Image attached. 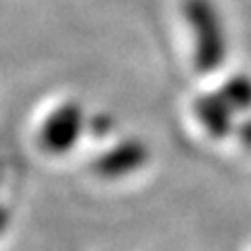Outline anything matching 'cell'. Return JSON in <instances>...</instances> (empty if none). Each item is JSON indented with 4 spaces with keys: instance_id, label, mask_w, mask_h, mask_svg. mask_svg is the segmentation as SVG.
I'll list each match as a JSON object with an SVG mask.
<instances>
[{
    "instance_id": "cell-1",
    "label": "cell",
    "mask_w": 251,
    "mask_h": 251,
    "mask_svg": "<svg viewBox=\"0 0 251 251\" xmlns=\"http://www.w3.org/2000/svg\"><path fill=\"white\" fill-rule=\"evenodd\" d=\"M186 25L193 40V63L199 74H214L228 57V31L214 0H184Z\"/></svg>"
},
{
    "instance_id": "cell-2",
    "label": "cell",
    "mask_w": 251,
    "mask_h": 251,
    "mask_svg": "<svg viewBox=\"0 0 251 251\" xmlns=\"http://www.w3.org/2000/svg\"><path fill=\"white\" fill-rule=\"evenodd\" d=\"M88 128V117L77 100H63L44 117L38 132V143L50 155H67L80 143L84 130Z\"/></svg>"
},
{
    "instance_id": "cell-3",
    "label": "cell",
    "mask_w": 251,
    "mask_h": 251,
    "mask_svg": "<svg viewBox=\"0 0 251 251\" xmlns=\"http://www.w3.org/2000/svg\"><path fill=\"white\" fill-rule=\"evenodd\" d=\"M149 159L151 151L140 138H124L117 140L113 147H109L105 153L92 159V172L103 180H120L136 174L143 170Z\"/></svg>"
},
{
    "instance_id": "cell-4",
    "label": "cell",
    "mask_w": 251,
    "mask_h": 251,
    "mask_svg": "<svg viewBox=\"0 0 251 251\" xmlns=\"http://www.w3.org/2000/svg\"><path fill=\"white\" fill-rule=\"evenodd\" d=\"M193 115L197 120V124L205 130V134L216 140L228 138L234 132V126H237L234 124L237 113L220 97L218 90L199 94L193 103Z\"/></svg>"
},
{
    "instance_id": "cell-5",
    "label": "cell",
    "mask_w": 251,
    "mask_h": 251,
    "mask_svg": "<svg viewBox=\"0 0 251 251\" xmlns=\"http://www.w3.org/2000/svg\"><path fill=\"white\" fill-rule=\"evenodd\" d=\"M218 94L237 115L251 113V75L232 74L220 84Z\"/></svg>"
},
{
    "instance_id": "cell-6",
    "label": "cell",
    "mask_w": 251,
    "mask_h": 251,
    "mask_svg": "<svg viewBox=\"0 0 251 251\" xmlns=\"http://www.w3.org/2000/svg\"><path fill=\"white\" fill-rule=\"evenodd\" d=\"M115 128H117V122H115L113 115L97 113V115H92L90 120H88V128H86V130H90L97 138H103V136L111 134Z\"/></svg>"
},
{
    "instance_id": "cell-7",
    "label": "cell",
    "mask_w": 251,
    "mask_h": 251,
    "mask_svg": "<svg viewBox=\"0 0 251 251\" xmlns=\"http://www.w3.org/2000/svg\"><path fill=\"white\" fill-rule=\"evenodd\" d=\"M234 136L239 138V143L243 149H247V151H251V115L245 117L241 124L234 126V132H232Z\"/></svg>"
},
{
    "instance_id": "cell-8",
    "label": "cell",
    "mask_w": 251,
    "mask_h": 251,
    "mask_svg": "<svg viewBox=\"0 0 251 251\" xmlns=\"http://www.w3.org/2000/svg\"><path fill=\"white\" fill-rule=\"evenodd\" d=\"M11 222V214H9V209H6L2 203H0V234H2L6 230V226H9Z\"/></svg>"
}]
</instances>
